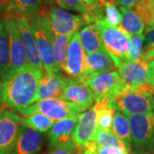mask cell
Here are the masks:
<instances>
[{"mask_svg":"<svg viewBox=\"0 0 154 154\" xmlns=\"http://www.w3.org/2000/svg\"><path fill=\"white\" fill-rule=\"evenodd\" d=\"M5 13L13 17L17 21L19 33H20V37H21L22 45H23V48L25 51V53H26L28 64L30 66L34 67V68L45 72L41 58L39 56V52L37 48V45L35 42V38L33 36V31L30 27L29 22L24 17L16 16V15H11L7 12H5Z\"/></svg>","mask_w":154,"mask_h":154,"instance_id":"obj_15","label":"cell"},{"mask_svg":"<svg viewBox=\"0 0 154 154\" xmlns=\"http://www.w3.org/2000/svg\"><path fill=\"white\" fill-rule=\"evenodd\" d=\"M0 6L4 7L5 10L8 7V0H0Z\"/></svg>","mask_w":154,"mask_h":154,"instance_id":"obj_40","label":"cell"},{"mask_svg":"<svg viewBox=\"0 0 154 154\" xmlns=\"http://www.w3.org/2000/svg\"><path fill=\"white\" fill-rule=\"evenodd\" d=\"M22 116L0 106V154H11L17 142Z\"/></svg>","mask_w":154,"mask_h":154,"instance_id":"obj_12","label":"cell"},{"mask_svg":"<svg viewBox=\"0 0 154 154\" xmlns=\"http://www.w3.org/2000/svg\"><path fill=\"white\" fill-rule=\"evenodd\" d=\"M85 67V52L81 44L79 31L72 34L69 38L66 59L63 70L68 77L81 79Z\"/></svg>","mask_w":154,"mask_h":154,"instance_id":"obj_14","label":"cell"},{"mask_svg":"<svg viewBox=\"0 0 154 154\" xmlns=\"http://www.w3.org/2000/svg\"><path fill=\"white\" fill-rule=\"evenodd\" d=\"M94 140H95V144H96L98 149L102 148V147H107V146H114V147L122 149L128 152L125 144L110 132L97 129Z\"/></svg>","mask_w":154,"mask_h":154,"instance_id":"obj_28","label":"cell"},{"mask_svg":"<svg viewBox=\"0 0 154 154\" xmlns=\"http://www.w3.org/2000/svg\"><path fill=\"white\" fill-rule=\"evenodd\" d=\"M97 29L101 37L105 51L109 53L115 63L116 67L119 63L128 59L130 36L122 32L118 28H112L102 20L92 24Z\"/></svg>","mask_w":154,"mask_h":154,"instance_id":"obj_2","label":"cell"},{"mask_svg":"<svg viewBox=\"0 0 154 154\" xmlns=\"http://www.w3.org/2000/svg\"><path fill=\"white\" fill-rule=\"evenodd\" d=\"M45 72L28 65L9 73L1 80L0 103L18 113L34 104Z\"/></svg>","mask_w":154,"mask_h":154,"instance_id":"obj_1","label":"cell"},{"mask_svg":"<svg viewBox=\"0 0 154 154\" xmlns=\"http://www.w3.org/2000/svg\"><path fill=\"white\" fill-rule=\"evenodd\" d=\"M82 82L92 90L95 101L112 99L122 92L127 91L129 88V84L116 70L90 75L84 78Z\"/></svg>","mask_w":154,"mask_h":154,"instance_id":"obj_3","label":"cell"},{"mask_svg":"<svg viewBox=\"0 0 154 154\" xmlns=\"http://www.w3.org/2000/svg\"><path fill=\"white\" fill-rule=\"evenodd\" d=\"M73 154H75V152H74V153H73Z\"/></svg>","mask_w":154,"mask_h":154,"instance_id":"obj_44","label":"cell"},{"mask_svg":"<svg viewBox=\"0 0 154 154\" xmlns=\"http://www.w3.org/2000/svg\"><path fill=\"white\" fill-rule=\"evenodd\" d=\"M0 89H1V81H0Z\"/></svg>","mask_w":154,"mask_h":154,"instance_id":"obj_42","label":"cell"},{"mask_svg":"<svg viewBox=\"0 0 154 154\" xmlns=\"http://www.w3.org/2000/svg\"><path fill=\"white\" fill-rule=\"evenodd\" d=\"M44 143V134L21 125L17 142L11 154H38Z\"/></svg>","mask_w":154,"mask_h":154,"instance_id":"obj_17","label":"cell"},{"mask_svg":"<svg viewBox=\"0 0 154 154\" xmlns=\"http://www.w3.org/2000/svg\"><path fill=\"white\" fill-rule=\"evenodd\" d=\"M1 10H2V9H1V7H0V11H1Z\"/></svg>","mask_w":154,"mask_h":154,"instance_id":"obj_43","label":"cell"},{"mask_svg":"<svg viewBox=\"0 0 154 154\" xmlns=\"http://www.w3.org/2000/svg\"><path fill=\"white\" fill-rule=\"evenodd\" d=\"M115 110L128 115L154 113V96L128 89L110 99Z\"/></svg>","mask_w":154,"mask_h":154,"instance_id":"obj_5","label":"cell"},{"mask_svg":"<svg viewBox=\"0 0 154 154\" xmlns=\"http://www.w3.org/2000/svg\"><path fill=\"white\" fill-rule=\"evenodd\" d=\"M145 34L134 35L129 38V48L128 51V59L140 60L144 53Z\"/></svg>","mask_w":154,"mask_h":154,"instance_id":"obj_29","label":"cell"},{"mask_svg":"<svg viewBox=\"0 0 154 154\" xmlns=\"http://www.w3.org/2000/svg\"><path fill=\"white\" fill-rule=\"evenodd\" d=\"M94 154H96V153H95V152H94Z\"/></svg>","mask_w":154,"mask_h":154,"instance_id":"obj_45","label":"cell"},{"mask_svg":"<svg viewBox=\"0 0 154 154\" xmlns=\"http://www.w3.org/2000/svg\"><path fill=\"white\" fill-rule=\"evenodd\" d=\"M96 154H129L127 151H124L122 149L114 147V146H107V147H102L99 148Z\"/></svg>","mask_w":154,"mask_h":154,"instance_id":"obj_33","label":"cell"},{"mask_svg":"<svg viewBox=\"0 0 154 154\" xmlns=\"http://www.w3.org/2000/svg\"><path fill=\"white\" fill-rule=\"evenodd\" d=\"M69 35H54L52 40V59L56 72H61L66 59L69 38Z\"/></svg>","mask_w":154,"mask_h":154,"instance_id":"obj_24","label":"cell"},{"mask_svg":"<svg viewBox=\"0 0 154 154\" xmlns=\"http://www.w3.org/2000/svg\"><path fill=\"white\" fill-rule=\"evenodd\" d=\"M37 45L45 72L55 71L52 59V40L54 34L45 14L28 20Z\"/></svg>","mask_w":154,"mask_h":154,"instance_id":"obj_4","label":"cell"},{"mask_svg":"<svg viewBox=\"0 0 154 154\" xmlns=\"http://www.w3.org/2000/svg\"><path fill=\"white\" fill-rule=\"evenodd\" d=\"M54 35H69L79 31L86 25L82 15H75L58 6L50 5L45 13Z\"/></svg>","mask_w":154,"mask_h":154,"instance_id":"obj_7","label":"cell"},{"mask_svg":"<svg viewBox=\"0 0 154 154\" xmlns=\"http://www.w3.org/2000/svg\"><path fill=\"white\" fill-rule=\"evenodd\" d=\"M60 99L69 102L79 114L90 109L95 101L92 90L86 83L68 76Z\"/></svg>","mask_w":154,"mask_h":154,"instance_id":"obj_8","label":"cell"},{"mask_svg":"<svg viewBox=\"0 0 154 154\" xmlns=\"http://www.w3.org/2000/svg\"><path fill=\"white\" fill-rule=\"evenodd\" d=\"M105 13V21L107 25L112 28H118L122 20L121 11L113 3V0H99Z\"/></svg>","mask_w":154,"mask_h":154,"instance_id":"obj_27","label":"cell"},{"mask_svg":"<svg viewBox=\"0 0 154 154\" xmlns=\"http://www.w3.org/2000/svg\"><path fill=\"white\" fill-rule=\"evenodd\" d=\"M121 77L131 86L151 84L154 86V63L146 61L125 60L116 66Z\"/></svg>","mask_w":154,"mask_h":154,"instance_id":"obj_9","label":"cell"},{"mask_svg":"<svg viewBox=\"0 0 154 154\" xmlns=\"http://www.w3.org/2000/svg\"><path fill=\"white\" fill-rule=\"evenodd\" d=\"M81 44L85 54L105 51L101 37L92 24H86L79 31Z\"/></svg>","mask_w":154,"mask_h":154,"instance_id":"obj_22","label":"cell"},{"mask_svg":"<svg viewBox=\"0 0 154 154\" xmlns=\"http://www.w3.org/2000/svg\"><path fill=\"white\" fill-rule=\"evenodd\" d=\"M97 111L94 106L78 116V122L72 136V140L78 148L86 149L95 143L97 132Z\"/></svg>","mask_w":154,"mask_h":154,"instance_id":"obj_13","label":"cell"},{"mask_svg":"<svg viewBox=\"0 0 154 154\" xmlns=\"http://www.w3.org/2000/svg\"><path fill=\"white\" fill-rule=\"evenodd\" d=\"M140 59L146 61L147 63H154V47L147 51H145Z\"/></svg>","mask_w":154,"mask_h":154,"instance_id":"obj_36","label":"cell"},{"mask_svg":"<svg viewBox=\"0 0 154 154\" xmlns=\"http://www.w3.org/2000/svg\"><path fill=\"white\" fill-rule=\"evenodd\" d=\"M84 154H94V152H90V151H88V150H85V152H84Z\"/></svg>","mask_w":154,"mask_h":154,"instance_id":"obj_41","label":"cell"},{"mask_svg":"<svg viewBox=\"0 0 154 154\" xmlns=\"http://www.w3.org/2000/svg\"><path fill=\"white\" fill-rule=\"evenodd\" d=\"M134 11L147 27L154 22V0H141L135 6Z\"/></svg>","mask_w":154,"mask_h":154,"instance_id":"obj_30","label":"cell"},{"mask_svg":"<svg viewBox=\"0 0 154 154\" xmlns=\"http://www.w3.org/2000/svg\"><path fill=\"white\" fill-rule=\"evenodd\" d=\"M116 69V67L114 61L106 51L85 54L84 72L80 80L82 81L84 78L93 75L114 71Z\"/></svg>","mask_w":154,"mask_h":154,"instance_id":"obj_18","label":"cell"},{"mask_svg":"<svg viewBox=\"0 0 154 154\" xmlns=\"http://www.w3.org/2000/svg\"><path fill=\"white\" fill-rule=\"evenodd\" d=\"M132 154H154L152 152H150L148 151H145V150H135L132 152Z\"/></svg>","mask_w":154,"mask_h":154,"instance_id":"obj_38","label":"cell"},{"mask_svg":"<svg viewBox=\"0 0 154 154\" xmlns=\"http://www.w3.org/2000/svg\"><path fill=\"white\" fill-rule=\"evenodd\" d=\"M78 116H73L54 122L48 131L50 150L72 140L78 122Z\"/></svg>","mask_w":154,"mask_h":154,"instance_id":"obj_19","label":"cell"},{"mask_svg":"<svg viewBox=\"0 0 154 154\" xmlns=\"http://www.w3.org/2000/svg\"><path fill=\"white\" fill-rule=\"evenodd\" d=\"M10 70V51L4 18L0 17V81Z\"/></svg>","mask_w":154,"mask_h":154,"instance_id":"obj_25","label":"cell"},{"mask_svg":"<svg viewBox=\"0 0 154 154\" xmlns=\"http://www.w3.org/2000/svg\"><path fill=\"white\" fill-rule=\"evenodd\" d=\"M111 134L125 144L128 152H132V138L129 122L128 116L121 111L116 110L112 122Z\"/></svg>","mask_w":154,"mask_h":154,"instance_id":"obj_23","label":"cell"},{"mask_svg":"<svg viewBox=\"0 0 154 154\" xmlns=\"http://www.w3.org/2000/svg\"><path fill=\"white\" fill-rule=\"evenodd\" d=\"M5 12L24 17L28 21L45 13L42 0H8Z\"/></svg>","mask_w":154,"mask_h":154,"instance_id":"obj_20","label":"cell"},{"mask_svg":"<svg viewBox=\"0 0 154 154\" xmlns=\"http://www.w3.org/2000/svg\"><path fill=\"white\" fill-rule=\"evenodd\" d=\"M33 113H41L54 122L79 115L76 110L69 102L58 98L38 101L19 112L22 116H28Z\"/></svg>","mask_w":154,"mask_h":154,"instance_id":"obj_10","label":"cell"},{"mask_svg":"<svg viewBox=\"0 0 154 154\" xmlns=\"http://www.w3.org/2000/svg\"><path fill=\"white\" fill-rule=\"evenodd\" d=\"M141 0H113V3L118 7L126 9H134Z\"/></svg>","mask_w":154,"mask_h":154,"instance_id":"obj_34","label":"cell"},{"mask_svg":"<svg viewBox=\"0 0 154 154\" xmlns=\"http://www.w3.org/2000/svg\"><path fill=\"white\" fill-rule=\"evenodd\" d=\"M75 151V145L70 140L66 143L59 145L50 151L49 154H73Z\"/></svg>","mask_w":154,"mask_h":154,"instance_id":"obj_32","label":"cell"},{"mask_svg":"<svg viewBox=\"0 0 154 154\" xmlns=\"http://www.w3.org/2000/svg\"><path fill=\"white\" fill-rule=\"evenodd\" d=\"M152 29H154V22H152V23H151L149 26L146 27V29H145V33H148L149 31H151V30H152Z\"/></svg>","mask_w":154,"mask_h":154,"instance_id":"obj_39","label":"cell"},{"mask_svg":"<svg viewBox=\"0 0 154 154\" xmlns=\"http://www.w3.org/2000/svg\"><path fill=\"white\" fill-rule=\"evenodd\" d=\"M54 122H55L52 119L41 113H33L31 115L25 116L21 119L22 125L33 128L40 133L49 131Z\"/></svg>","mask_w":154,"mask_h":154,"instance_id":"obj_26","label":"cell"},{"mask_svg":"<svg viewBox=\"0 0 154 154\" xmlns=\"http://www.w3.org/2000/svg\"><path fill=\"white\" fill-rule=\"evenodd\" d=\"M51 5H56L68 11H74L83 14L86 11V6L81 0H45Z\"/></svg>","mask_w":154,"mask_h":154,"instance_id":"obj_31","label":"cell"},{"mask_svg":"<svg viewBox=\"0 0 154 154\" xmlns=\"http://www.w3.org/2000/svg\"><path fill=\"white\" fill-rule=\"evenodd\" d=\"M66 78L61 72H45L38 84L34 103L45 99H60Z\"/></svg>","mask_w":154,"mask_h":154,"instance_id":"obj_16","label":"cell"},{"mask_svg":"<svg viewBox=\"0 0 154 154\" xmlns=\"http://www.w3.org/2000/svg\"><path fill=\"white\" fill-rule=\"evenodd\" d=\"M2 17L4 18L5 21L6 33L8 37V44H9V51H10L9 73H11L19 69H22L23 67L28 66L29 64L22 45L16 19L5 13Z\"/></svg>","mask_w":154,"mask_h":154,"instance_id":"obj_11","label":"cell"},{"mask_svg":"<svg viewBox=\"0 0 154 154\" xmlns=\"http://www.w3.org/2000/svg\"><path fill=\"white\" fill-rule=\"evenodd\" d=\"M154 47V29L149 31L145 35V44H144V52L147 51Z\"/></svg>","mask_w":154,"mask_h":154,"instance_id":"obj_35","label":"cell"},{"mask_svg":"<svg viewBox=\"0 0 154 154\" xmlns=\"http://www.w3.org/2000/svg\"><path fill=\"white\" fill-rule=\"evenodd\" d=\"M132 144L137 150L154 153V113L128 115Z\"/></svg>","mask_w":154,"mask_h":154,"instance_id":"obj_6","label":"cell"},{"mask_svg":"<svg viewBox=\"0 0 154 154\" xmlns=\"http://www.w3.org/2000/svg\"><path fill=\"white\" fill-rule=\"evenodd\" d=\"M119 11L122 14L121 23L117 28L119 30L130 37L143 34L146 29L145 22L138 16L134 10L119 7Z\"/></svg>","mask_w":154,"mask_h":154,"instance_id":"obj_21","label":"cell"},{"mask_svg":"<svg viewBox=\"0 0 154 154\" xmlns=\"http://www.w3.org/2000/svg\"><path fill=\"white\" fill-rule=\"evenodd\" d=\"M81 1L87 7H94L99 5V0H81Z\"/></svg>","mask_w":154,"mask_h":154,"instance_id":"obj_37","label":"cell"}]
</instances>
